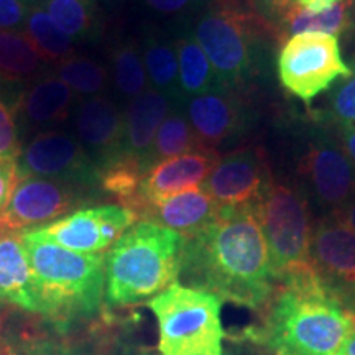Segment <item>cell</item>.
Segmentation results:
<instances>
[{"mask_svg": "<svg viewBox=\"0 0 355 355\" xmlns=\"http://www.w3.org/2000/svg\"><path fill=\"white\" fill-rule=\"evenodd\" d=\"M137 222L135 212L122 204H101L73 211L30 232L78 254L102 255Z\"/></svg>", "mask_w": 355, "mask_h": 355, "instance_id": "30bf717a", "label": "cell"}, {"mask_svg": "<svg viewBox=\"0 0 355 355\" xmlns=\"http://www.w3.org/2000/svg\"><path fill=\"white\" fill-rule=\"evenodd\" d=\"M42 316L64 324L89 318L101 308L105 293V254L87 255L46 242L24 230Z\"/></svg>", "mask_w": 355, "mask_h": 355, "instance_id": "277c9868", "label": "cell"}, {"mask_svg": "<svg viewBox=\"0 0 355 355\" xmlns=\"http://www.w3.org/2000/svg\"><path fill=\"white\" fill-rule=\"evenodd\" d=\"M311 115L319 125H329L336 130L355 127V68L349 78L337 83L326 97L322 109Z\"/></svg>", "mask_w": 355, "mask_h": 355, "instance_id": "4dcf8cb0", "label": "cell"}, {"mask_svg": "<svg viewBox=\"0 0 355 355\" xmlns=\"http://www.w3.org/2000/svg\"><path fill=\"white\" fill-rule=\"evenodd\" d=\"M46 10L51 20L74 43H99L105 33L99 0H30Z\"/></svg>", "mask_w": 355, "mask_h": 355, "instance_id": "cb8c5ba5", "label": "cell"}, {"mask_svg": "<svg viewBox=\"0 0 355 355\" xmlns=\"http://www.w3.org/2000/svg\"><path fill=\"white\" fill-rule=\"evenodd\" d=\"M295 6V0H252L250 7L257 15H260L277 33L279 21L286 12Z\"/></svg>", "mask_w": 355, "mask_h": 355, "instance_id": "e575fe53", "label": "cell"}, {"mask_svg": "<svg viewBox=\"0 0 355 355\" xmlns=\"http://www.w3.org/2000/svg\"><path fill=\"white\" fill-rule=\"evenodd\" d=\"M17 355H83L76 349L69 345L53 343V340H38V343H30L26 347L21 349V352Z\"/></svg>", "mask_w": 355, "mask_h": 355, "instance_id": "8d00e7d4", "label": "cell"}, {"mask_svg": "<svg viewBox=\"0 0 355 355\" xmlns=\"http://www.w3.org/2000/svg\"><path fill=\"white\" fill-rule=\"evenodd\" d=\"M183 107L199 141L211 150L241 137L250 123V112L241 92L227 87L188 97Z\"/></svg>", "mask_w": 355, "mask_h": 355, "instance_id": "2e32d148", "label": "cell"}, {"mask_svg": "<svg viewBox=\"0 0 355 355\" xmlns=\"http://www.w3.org/2000/svg\"><path fill=\"white\" fill-rule=\"evenodd\" d=\"M350 3L352 0H339L334 7L319 13L306 12L295 3L286 15L279 21L277 30V40L285 43L288 38L300 33H326L339 37L347 32L352 25L350 17Z\"/></svg>", "mask_w": 355, "mask_h": 355, "instance_id": "83f0119b", "label": "cell"}, {"mask_svg": "<svg viewBox=\"0 0 355 355\" xmlns=\"http://www.w3.org/2000/svg\"><path fill=\"white\" fill-rule=\"evenodd\" d=\"M48 71L28 35L0 30V84L24 86Z\"/></svg>", "mask_w": 355, "mask_h": 355, "instance_id": "d4e9b609", "label": "cell"}, {"mask_svg": "<svg viewBox=\"0 0 355 355\" xmlns=\"http://www.w3.org/2000/svg\"><path fill=\"white\" fill-rule=\"evenodd\" d=\"M173 42L178 56V68H180V87L184 101L188 97L206 94L222 87L209 58L194 38L191 21L176 24Z\"/></svg>", "mask_w": 355, "mask_h": 355, "instance_id": "603a6c76", "label": "cell"}, {"mask_svg": "<svg viewBox=\"0 0 355 355\" xmlns=\"http://www.w3.org/2000/svg\"><path fill=\"white\" fill-rule=\"evenodd\" d=\"M229 2H235V3H247V6H250L252 0H229Z\"/></svg>", "mask_w": 355, "mask_h": 355, "instance_id": "ee69618b", "label": "cell"}, {"mask_svg": "<svg viewBox=\"0 0 355 355\" xmlns=\"http://www.w3.org/2000/svg\"><path fill=\"white\" fill-rule=\"evenodd\" d=\"M202 148H206V146L199 141L198 135L191 127L183 102H175L165 121L159 125L152 150L145 159V173L168 158L198 152Z\"/></svg>", "mask_w": 355, "mask_h": 355, "instance_id": "4316f807", "label": "cell"}, {"mask_svg": "<svg viewBox=\"0 0 355 355\" xmlns=\"http://www.w3.org/2000/svg\"><path fill=\"white\" fill-rule=\"evenodd\" d=\"M219 157L217 150L202 148L158 163L141 176L135 196L125 207L137 212L145 204L165 201L184 191L202 188Z\"/></svg>", "mask_w": 355, "mask_h": 355, "instance_id": "e0dca14e", "label": "cell"}, {"mask_svg": "<svg viewBox=\"0 0 355 355\" xmlns=\"http://www.w3.org/2000/svg\"><path fill=\"white\" fill-rule=\"evenodd\" d=\"M0 355H17V350L12 347V344L3 339L2 331H0Z\"/></svg>", "mask_w": 355, "mask_h": 355, "instance_id": "b9f144b4", "label": "cell"}, {"mask_svg": "<svg viewBox=\"0 0 355 355\" xmlns=\"http://www.w3.org/2000/svg\"><path fill=\"white\" fill-rule=\"evenodd\" d=\"M0 84V159L17 162L21 153V135L17 122V102L20 92Z\"/></svg>", "mask_w": 355, "mask_h": 355, "instance_id": "1f68e13d", "label": "cell"}, {"mask_svg": "<svg viewBox=\"0 0 355 355\" xmlns=\"http://www.w3.org/2000/svg\"><path fill=\"white\" fill-rule=\"evenodd\" d=\"M311 260L322 286L355 318V232L336 217L314 224Z\"/></svg>", "mask_w": 355, "mask_h": 355, "instance_id": "4fadbf2b", "label": "cell"}, {"mask_svg": "<svg viewBox=\"0 0 355 355\" xmlns=\"http://www.w3.org/2000/svg\"><path fill=\"white\" fill-rule=\"evenodd\" d=\"M332 217H336L337 220L343 222L344 225H347L350 230H354L355 232V194L349 199L347 204H345L343 209L334 212Z\"/></svg>", "mask_w": 355, "mask_h": 355, "instance_id": "f35d334b", "label": "cell"}, {"mask_svg": "<svg viewBox=\"0 0 355 355\" xmlns=\"http://www.w3.org/2000/svg\"><path fill=\"white\" fill-rule=\"evenodd\" d=\"M278 355H282V354H278Z\"/></svg>", "mask_w": 355, "mask_h": 355, "instance_id": "bcb514c9", "label": "cell"}, {"mask_svg": "<svg viewBox=\"0 0 355 355\" xmlns=\"http://www.w3.org/2000/svg\"><path fill=\"white\" fill-rule=\"evenodd\" d=\"M0 303L42 314L32 265L21 232L0 230Z\"/></svg>", "mask_w": 355, "mask_h": 355, "instance_id": "44dd1931", "label": "cell"}, {"mask_svg": "<svg viewBox=\"0 0 355 355\" xmlns=\"http://www.w3.org/2000/svg\"><path fill=\"white\" fill-rule=\"evenodd\" d=\"M30 3L32 6H30L28 17H26L25 33L33 42L46 66L56 68L68 58L76 55V43L58 28V25L40 3Z\"/></svg>", "mask_w": 355, "mask_h": 355, "instance_id": "f1b7e54d", "label": "cell"}, {"mask_svg": "<svg viewBox=\"0 0 355 355\" xmlns=\"http://www.w3.org/2000/svg\"><path fill=\"white\" fill-rule=\"evenodd\" d=\"M170 97L155 91L153 87L145 89L139 97L128 102L123 110V140L122 162L135 166L145 175V159L152 150L155 137L162 122L173 107Z\"/></svg>", "mask_w": 355, "mask_h": 355, "instance_id": "d6986e66", "label": "cell"}, {"mask_svg": "<svg viewBox=\"0 0 355 355\" xmlns=\"http://www.w3.org/2000/svg\"><path fill=\"white\" fill-rule=\"evenodd\" d=\"M219 296L173 283L150 300L158 322L159 355H224V326Z\"/></svg>", "mask_w": 355, "mask_h": 355, "instance_id": "8992f818", "label": "cell"}, {"mask_svg": "<svg viewBox=\"0 0 355 355\" xmlns=\"http://www.w3.org/2000/svg\"><path fill=\"white\" fill-rule=\"evenodd\" d=\"M194 38L209 58L222 87L242 92L259 68V42L277 33L247 3L214 0L193 19Z\"/></svg>", "mask_w": 355, "mask_h": 355, "instance_id": "5b68a950", "label": "cell"}, {"mask_svg": "<svg viewBox=\"0 0 355 355\" xmlns=\"http://www.w3.org/2000/svg\"><path fill=\"white\" fill-rule=\"evenodd\" d=\"M220 206L202 188L176 194L152 204H145L135 212L139 220L153 222L191 239L204 230L219 214Z\"/></svg>", "mask_w": 355, "mask_h": 355, "instance_id": "ffe728a7", "label": "cell"}, {"mask_svg": "<svg viewBox=\"0 0 355 355\" xmlns=\"http://www.w3.org/2000/svg\"><path fill=\"white\" fill-rule=\"evenodd\" d=\"M336 355H355V326L349 332V336L345 337L344 344L340 345V349L337 350Z\"/></svg>", "mask_w": 355, "mask_h": 355, "instance_id": "60d3db41", "label": "cell"}, {"mask_svg": "<svg viewBox=\"0 0 355 355\" xmlns=\"http://www.w3.org/2000/svg\"><path fill=\"white\" fill-rule=\"evenodd\" d=\"M110 83L122 102H132L150 87L139 40L128 35L115 37L109 50Z\"/></svg>", "mask_w": 355, "mask_h": 355, "instance_id": "484cf974", "label": "cell"}, {"mask_svg": "<svg viewBox=\"0 0 355 355\" xmlns=\"http://www.w3.org/2000/svg\"><path fill=\"white\" fill-rule=\"evenodd\" d=\"M214 0H140L146 10L162 17V19L176 20L178 24L191 21L199 12Z\"/></svg>", "mask_w": 355, "mask_h": 355, "instance_id": "d6a6232c", "label": "cell"}, {"mask_svg": "<svg viewBox=\"0 0 355 355\" xmlns=\"http://www.w3.org/2000/svg\"><path fill=\"white\" fill-rule=\"evenodd\" d=\"M76 102V94L55 73L48 71L26 84L19 97L17 122L20 135L61 125L71 117Z\"/></svg>", "mask_w": 355, "mask_h": 355, "instance_id": "ac0fdd59", "label": "cell"}, {"mask_svg": "<svg viewBox=\"0 0 355 355\" xmlns=\"http://www.w3.org/2000/svg\"><path fill=\"white\" fill-rule=\"evenodd\" d=\"M295 171L304 196L313 199L322 211L334 214L355 194V165L337 135L324 128L309 133L295 155Z\"/></svg>", "mask_w": 355, "mask_h": 355, "instance_id": "9c48e42d", "label": "cell"}, {"mask_svg": "<svg viewBox=\"0 0 355 355\" xmlns=\"http://www.w3.org/2000/svg\"><path fill=\"white\" fill-rule=\"evenodd\" d=\"M55 74L81 99L102 96L110 84L109 66L99 63L94 58L78 55V53L58 64Z\"/></svg>", "mask_w": 355, "mask_h": 355, "instance_id": "f546056e", "label": "cell"}, {"mask_svg": "<svg viewBox=\"0 0 355 355\" xmlns=\"http://www.w3.org/2000/svg\"><path fill=\"white\" fill-rule=\"evenodd\" d=\"M17 181V162L0 159V216L6 211Z\"/></svg>", "mask_w": 355, "mask_h": 355, "instance_id": "d590c367", "label": "cell"}, {"mask_svg": "<svg viewBox=\"0 0 355 355\" xmlns=\"http://www.w3.org/2000/svg\"><path fill=\"white\" fill-rule=\"evenodd\" d=\"M74 135L102 175L122 162L123 109L107 96L83 97L73 110Z\"/></svg>", "mask_w": 355, "mask_h": 355, "instance_id": "9a60e30c", "label": "cell"}, {"mask_svg": "<svg viewBox=\"0 0 355 355\" xmlns=\"http://www.w3.org/2000/svg\"><path fill=\"white\" fill-rule=\"evenodd\" d=\"M105 2H117V0H105Z\"/></svg>", "mask_w": 355, "mask_h": 355, "instance_id": "f6af8a7d", "label": "cell"}, {"mask_svg": "<svg viewBox=\"0 0 355 355\" xmlns=\"http://www.w3.org/2000/svg\"><path fill=\"white\" fill-rule=\"evenodd\" d=\"M255 212L268 245L277 285L313 268L314 224L308 198L298 184L273 178L255 202Z\"/></svg>", "mask_w": 355, "mask_h": 355, "instance_id": "52a82bcc", "label": "cell"}, {"mask_svg": "<svg viewBox=\"0 0 355 355\" xmlns=\"http://www.w3.org/2000/svg\"><path fill=\"white\" fill-rule=\"evenodd\" d=\"M137 40L150 87L170 97L173 102H184L180 87V68L173 35H168L157 25H146Z\"/></svg>", "mask_w": 355, "mask_h": 355, "instance_id": "7402d4cb", "label": "cell"}, {"mask_svg": "<svg viewBox=\"0 0 355 355\" xmlns=\"http://www.w3.org/2000/svg\"><path fill=\"white\" fill-rule=\"evenodd\" d=\"M355 318L331 298L316 270L277 286L261 339L282 355H336Z\"/></svg>", "mask_w": 355, "mask_h": 355, "instance_id": "7a4b0ae2", "label": "cell"}, {"mask_svg": "<svg viewBox=\"0 0 355 355\" xmlns=\"http://www.w3.org/2000/svg\"><path fill=\"white\" fill-rule=\"evenodd\" d=\"M30 0H0V30L25 32Z\"/></svg>", "mask_w": 355, "mask_h": 355, "instance_id": "836d02e7", "label": "cell"}, {"mask_svg": "<svg viewBox=\"0 0 355 355\" xmlns=\"http://www.w3.org/2000/svg\"><path fill=\"white\" fill-rule=\"evenodd\" d=\"M19 176H42L76 184L79 188L101 189V173L73 132L46 130L35 133L21 146L17 159Z\"/></svg>", "mask_w": 355, "mask_h": 355, "instance_id": "7c38bea8", "label": "cell"}, {"mask_svg": "<svg viewBox=\"0 0 355 355\" xmlns=\"http://www.w3.org/2000/svg\"><path fill=\"white\" fill-rule=\"evenodd\" d=\"M92 193L51 178L17 175L12 196L0 216V230L24 232L42 227L76 211Z\"/></svg>", "mask_w": 355, "mask_h": 355, "instance_id": "8fae6325", "label": "cell"}, {"mask_svg": "<svg viewBox=\"0 0 355 355\" xmlns=\"http://www.w3.org/2000/svg\"><path fill=\"white\" fill-rule=\"evenodd\" d=\"M337 2H339V0H295L296 6L311 13H319V12L327 10V8L334 7Z\"/></svg>", "mask_w": 355, "mask_h": 355, "instance_id": "ab89813d", "label": "cell"}, {"mask_svg": "<svg viewBox=\"0 0 355 355\" xmlns=\"http://www.w3.org/2000/svg\"><path fill=\"white\" fill-rule=\"evenodd\" d=\"M272 180L265 150L259 145H245L219 157L202 189L220 207L243 206L259 201Z\"/></svg>", "mask_w": 355, "mask_h": 355, "instance_id": "5bb4252c", "label": "cell"}, {"mask_svg": "<svg viewBox=\"0 0 355 355\" xmlns=\"http://www.w3.org/2000/svg\"><path fill=\"white\" fill-rule=\"evenodd\" d=\"M186 239L153 222L139 220L105 254V300L123 308L148 303L178 282Z\"/></svg>", "mask_w": 355, "mask_h": 355, "instance_id": "3957f363", "label": "cell"}, {"mask_svg": "<svg viewBox=\"0 0 355 355\" xmlns=\"http://www.w3.org/2000/svg\"><path fill=\"white\" fill-rule=\"evenodd\" d=\"M119 355H150V354H145V352H139V350H130V352H122Z\"/></svg>", "mask_w": 355, "mask_h": 355, "instance_id": "7bdbcfd3", "label": "cell"}, {"mask_svg": "<svg viewBox=\"0 0 355 355\" xmlns=\"http://www.w3.org/2000/svg\"><path fill=\"white\" fill-rule=\"evenodd\" d=\"M337 140H339L340 146L344 148L345 155L352 159V163L355 165V127L337 130Z\"/></svg>", "mask_w": 355, "mask_h": 355, "instance_id": "74e56055", "label": "cell"}, {"mask_svg": "<svg viewBox=\"0 0 355 355\" xmlns=\"http://www.w3.org/2000/svg\"><path fill=\"white\" fill-rule=\"evenodd\" d=\"M278 79L288 94L306 105L349 78L352 68L345 64L337 37L326 33H300L288 38L278 53Z\"/></svg>", "mask_w": 355, "mask_h": 355, "instance_id": "ba28073f", "label": "cell"}, {"mask_svg": "<svg viewBox=\"0 0 355 355\" xmlns=\"http://www.w3.org/2000/svg\"><path fill=\"white\" fill-rule=\"evenodd\" d=\"M180 277L222 301L266 309L277 282L255 204L220 207L206 229L186 239Z\"/></svg>", "mask_w": 355, "mask_h": 355, "instance_id": "6da1fadb", "label": "cell"}]
</instances>
